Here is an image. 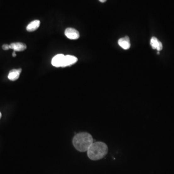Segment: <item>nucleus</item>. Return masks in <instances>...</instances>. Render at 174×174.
Listing matches in <instances>:
<instances>
[{
    "instance_id": "15",
    "label": "nucleus",
    "mask_w": 174,
    "mask_h": 174,
    "mask_svg": "<svg viewBox=\"0 0 174 174\" xmlns=\"http://www.w3.org/2000/svg\"><path fill=\"white\" fill-rule=\"evenodd\" d=\"M2 117V114L0 112V119Z\"/></svg>"
},
{
    "instance_id": "2",
    "label": "nucleus",
    "mask_w": 174,
    "mask_h": 174,
    "mask_svg": "<svg viewBox=\"0 0 174 174\" xmlns=\"http://www.w3.org/2000/svg\"><path fill=\"white\" fill-rule=\"evenodd\" d=\"M109 148L105 143L103 142H93L88 150L87 155L89 159L93 160L102 159L107 155Z\"/></svg>"
},
{
    "instance_id": "1",
    "label": "nucleus",
    "mask_w": 174,
    "mask_h": 174,
    "mask_svg": "<svg viewBox=\"0 0 174 174\" xmlns=\"http://www.w3.org/2000/svg\"><path fill=\"white\" fill-rule=\"evenodd\" d=\"M93 143V137L88 132H79L73 138V145L76 149L80 152L87 151Z\"/></svg>"
},
{
    "instance_id": "10",
    "label": "nucleus",
    "mask_w": 174,
    "mask_h": 174,
    "mask_svg": "<svg viewBox=\"0 0 174 174\" xmlns=\"http://www.w3.org/2000/svg\"><path fill=\"white\" fill-rule=\"evenodd\" d=\"M160 41L155 37H152L150 39V45L153 49H157Z\"/></svg>"
},
{
    "instance_id": "12",
    "label": "nucleus",
    "mask_w": 174,
    "mask_h": 174,
    "mask_svg": "<svg viewBox=\"0 0 174 174\" xmlns=\"http://www.w3.org/2000/svg\"><path fill=\"white\" fill-rule=\"evenodd\" d=\"M162 49H163V45H162V43L160 41L159 44L156 49L158 51H160Z\"/></svg>"
},
{
    "instance_id": "9",
    "label": "nucleus",
    "mask_w": 174,
    "mask_h": 174,
    "mask_svg": "<svg viewBox=\"0 0 174 174\" xmlns=\"http://www.w3.org/2000/svg\"><path fill=\"white\" fill-rule=\"evenodd\" d=\"M40 25V21L39 20H35L28 24L26 29L28 31H33L36 30Z\"/></svg>"
},
{
    "instance_id": "4",
    "label": "nucleus",
    "mask_w": 174,
    "mask_h": 174,
    "mask_svg": "<svg viewBox=\"0 0 174 174\" xmlns=\"http://www.w3.org/2000/svg\"><path fill=\"white\" fill-rule=\"evenodd\" d=\"M65 57V56L62 54L57 55L52 59V62H51L52 65L56 67H62Z\"/></svg>"
},
{
    "instance_id": "6",
    "label": "nucleus",
    "mask_w": 174,
    "mask_h": 174,
    "mask_svg": "<svg viewBox=\"0 0 174 174\" xmlns=\"http://www.w3.org/2000/svg\"><path fill=\"white\" fill-rule=\"evenodd\" d=\"M118 44L121 47L125 50L129 49L131 47L130 40L128 36L120 38L118 41Z\"/></svg>"
},
{
    "instance_id": "5",
    "label": "nucleus",
    "mask_w": 174,
    "mask_h": 174,
    "mask_svg": "<svg viewBox=\"0 0 174 174\" xmlns=\"http://www.w3.org/2000/svg\"><path fill=\"white\" fill-rule=\"evenodd\" d=\"M77 61H78V59L76 57L72 55L65 56L62 67L72 65L76 64Z\"/></svg>"
},
{
    "instance_id": "14",
    "label": "nucleus",
    "mask_w": 174,
    "mask_h": 174,
    "mask_svg": "<svg viewBox=\"0 0 174 174\" xmlns=\"http://www.w3.org/2000/svg\"><path fill=\"white\" fill-rule=\"evenodd\" d=\"M99 1L102 3H104L106 1V0H99Z\"/></svg>"
},
{
    "instance_id": "13",
    "label": "nucleus",
    "mask_w": 174,
    "mask_h": 174,
    "mask_svg": "<svg viewBox=\"0 0 174 174\" xmlns=\"http://www.w3.org/2000/svg\"><path fill=\"white\" fill-rule=\"evenodd\" d=\"M16 52V51H14V52H13L12 56L13 57H15L17 56V55H16V52Z\"/></svg>"
},
{
    "instance_id": "3",
    "label": "nucleus",
    "mask_w": 174,
    "mask_h": 174,
    "mask_svg": "<svg viewBox=\"0 0 174 174\" xmlns=\"http://www.w3.org/2000/svg\"><path fill=\"white\" fill-rule=\"evenodd\" d=\"M65 35L69 39L76 40L79 38L80 35L76 30L72 28H68L65 31Z\"/></svg>"
},
{
    "instance_id": "7",
    "label": "nucleus",
    "mask_w": 174,
    "mask_h": 174,
    "mask_svg": "<svg viewBox=\"0 0 174 174\" xmlns=\"http://www.w3.org/2000/svg\"><path fill=\"white\" fill-rule=\"evenodd\" d=\"M9 46L10 48L13 49L14 51H23L27 48L25 44L20 42L11 43Z\"/></svg>"
},
{
    "instance_id": "11",
    "label": "nucleus",
    "mask_w": 174,
    "mask_h": 174,
    "mask_svg": "<svg viewBox=\"0 0 174 174\" xmlns=\"http://www.w3.org/2000/svg\"><path fill=\"white\" fill-rule=\"evenodd\" d=\"M2 48L4 50H8L9 49H10L9 45H8V44H4V45H3Z\"/></svg>"
},
{
    "instance_id": "8",
    "label": "nucleus",
    "mask_w": 174,
    "mask_h": 174,
    "mask_svg": "<svg viewBox=\"0 0 174 174\" xmlns=\"http://www.w3.org/2000/svg\"><path fill=\"white\" fill-rule=\"evenodd\" d=\"M21 69H12L10 71L8 76V78L11 81H15L20 77V74L21 73Z\"/></svg>"
}]
</instances>
